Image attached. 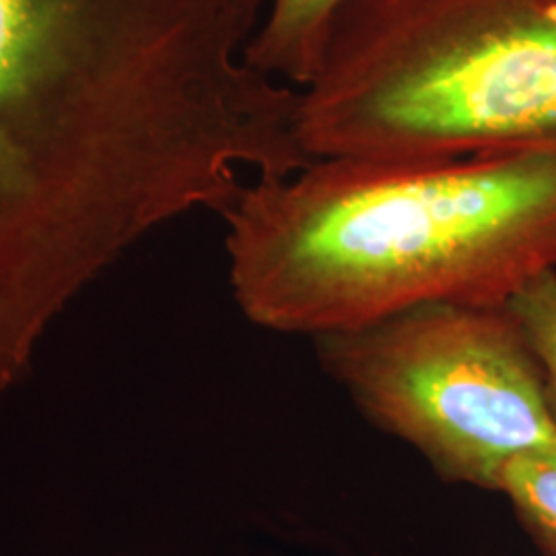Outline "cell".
<instances>
[{"instance_id":"obj_1","label":"cell","mask_w":556,"mask_h":556,"mask_svg":"<svg viewBox=\"0 0 556 556\" xmlns=\"http://www.w3.org/2000/svg\"><path fill=\"white\" fill-rule=\"evenodd\" d=\"M266 2L0 0V390L135 241L298 165V91L245 60Z\"/></svg>"},{"instance_id":"obj_2","label":"cell","mask_w":556,"mask_h":556,"mask_svg":"<svg viewBox=\"0 0 556 556\" xmlns=\"http://www.w3.org/2000/svg\"><path fill=\"white\" fill-rule=\"evenodd\" d=\"M223 217L239 307L275 332L509 305L556 270V153L318 160L243 186Z\"/></svg>"},{"instance_id":"obj_3","label":"cell","mask_w":556,"mask_h":556,"mask_svg":"<svg viewBox=\"0 0 556 556\" xmlns=\"http://www.w3.org/2000/svg\"><path fill=\"white\" fill-rule=\"evenodd\" d=\"M298 139L314 161L556 153V0H349Z\"/></svg>"},{"instance_id":"obj_4","label":"cell","mask_w":556,"mask_h":556,"mask_svg":"<svg viewBox=\"0 0 556 556\" xmlns=\"http://www.w3.org/2000/svg\"><path fill=\"white\" fill-rule=\"evenodd\" d=\"M314 340L358 408L450 482L497 491L511 459L556 450L542 365L507 305L427 303Z\"/></svg>"},{"instance_id":"obj_5","label":"cell","mask_w":556,"mask_h":556,"mask_svg":"<svg viewBox=\"0 0 556 556\" xmlns=\"http://www.w3.org/2000/svg\"><path fill=\"white\" fill-rule=\"evenodd\" d=\"M349 0H268L245 60L273 79L307 85L318 68L328 31Z\"/></svg>"},{"instance_id":"obj_6","label":"cell","mask_w":556,"mask_h":556,"mask_svg":"<svg viewBox=\"0 0 556 556\" xmlns=\"http://www.w3.org/2000/svg\"><path fill=\"white\" fill-rule=\"evenodd\" d=\"M495 493L507 497L538 555L556 556V450L511 459Z\"/></svg>"},{"instance_id":"obj_7","label":"cell","mask_w":556,"mask_h":556,"mask_svg":"<svg viewBox=\"0 0 556 556\" xmlns=\"http://www.w3.org/2000/svg\"><path fill=\"white\" fill-rule=\"evenodd\" d=\"M507 307L542 365L546 402L556 420V270L532 280Z\"/></svg>"}]
</instances>
